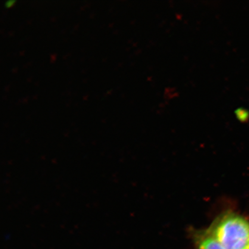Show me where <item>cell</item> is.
I'll return each instance as SVG.
<instances>
[{
    "label": "cell",
    "mask_w": 249,
    "mask_h": 249,
    "mask_svg": "<svg viewBox=\"0 0 249 249\" xmlns=\"http://www.w3.org/2000/svg\"><path fill=\"white\" fill-rule=\"evenodd\" d=\"M211 234L226 249H249V223L242 217L230 214L224 217Z\"/></svg>",
    "instance_id": "1"
},
{
    "label": "cell",
    "mask_w": 249,
    "mask_h": 249,
    "mask_svg": "<svg viewBox=\"0 0 249 249\" xmlns=\"http://www.w3.org/2000/svg\"><path fill=\"white\" fill-rule=\"evenodd\" d=\"M197 249H226L211 234L202 237L198 242Z\"/></svg>",
    "instance_id": "2"
},
{
    "label": "cell",
    "mask_w": 249,
    "mask_h": 249,
    "mask_svg": "<svg viewBox=\"0 0 249 249\" xmlns=\"http://www.w3.org/2000/svg\"><path fill=\"white\" fill-rule=\"evenodd\" d=\"M14 3L15 1H13V0H9V1L5 2V6L7 8H9L11 7L12 5H13L14 4Z\"/></svg>",
    "instance_id": "3"
},
{
    "label": "cell",
    "mask_w": 249,
    "mask_h": 249,
    "mask_svg": "<svg viewBox=\"0 0 249 249\" xmlns=\"http://www.w3.org/2000/svg\"></svg>",
    "instance_id": "4"
}]
</instances>
